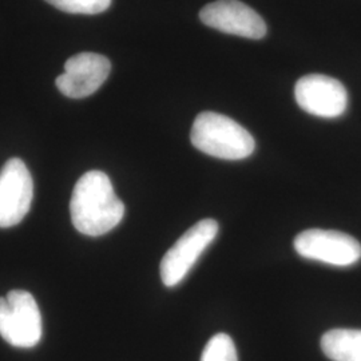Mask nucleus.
<instances>
[{
  "label": "nucleus",
  "mask_w": 361,
  "mask_h": 361,
  "mask_svg": "<svg viewBox=\"0 0 361 361\" xmlns=\"http://www.w3.org/2000/svg\"><path fill=\"white\" fill-rule=\"evenodd\" d=\"M55 8L68 13L97 15L104 13L110 6L111 0H46Z\"/></svg>",
  "instance_id": "12"
},
{
  "label": "nucleus",
  "mask_w": 361,
  "mask_h": 361,
  "mask_svg": "<svg viewBox=\"0 0 361 361\" xmlns=\"http://www.w3.org/2000/svg\"><path fill=\"white\" fill-rule=\"evenodd\" d=\"M296 102L304 111L320 118H337L347 110L348 94L335 78L310 74L298 79L295 87Z\"/></svg>",
  "instance_id": "7"
},
{
  "label": "nucleus",
  "mask_w": 361,
  "mask_h": 361,
  "mask_svg": "<svg viewBox=\"0 0 361 361\" xmlns=\"http://www.w3.org/2000/svg\"><path fill=\"white\" fill-rule=\"evenodd\" d=\"M38 302L27 290H11L0 297V336L16 348H32L42 338Z\"/></svg>",
  "instance_id": "3"
},
{
  "label": "nucleus",
  "mask_w": 361,
  "mask_h": 361,
  "mask_svg": "<svg viewBox=\"0 0 361 361\" xmlns=\"http://www.w3.org/2000/svg\"><path fill=\"white\" fill-rule=\"evenodd\" d=\"M34 180L20 158L8 159L0 170V228L20 224L31 209Z\"/></svg>",
  "instance_id": "6"
},
{
  "label": "nucleus",
  "mask_w": 361,
  "mask_h": 361,
  "mask_svg": "<svg viewBox=\"0 0 361 361\" xmlns=\"http://www.w3.org/2000/svg\"><path fill=\"white\" fill-rule=\"evenodd\" d=\"M322 349L332 361H361L360 329H332L322 337Z\"/></svg>",
  "instance_id": "10"
},
{
  "label": "nucleus",
  "mask_w": 361,
  "mask_h": 361,
  "mask_svg": "<svg viewBox=\"0 0 361 361\" xmlns=\"http://www.w3.org/2000/svg\"><path fill=\"white\" fill-rule=\"evenodd\" d=\"M219 234L216 219H202L193 225L171 246L161 261V279L168 288L180 284L194 264Z\"/></svg>",
  "instance_id": "4"
},
{
  "label": "nucleus",
  "mask_w": 361,
  "mask_h": 361,
  "mask_svg": "<svg viewBox=\"0 0 361 361\" xmlns=\"http://www.w3.org/2000/svg\"><path fill=\"white\" fill-rule=\"evenodd\" d=\"M201 361H238L232 337L226 334L213 336L202 352Z\"/></svg>",
  "instance_id": "11"
},
{
  "label": "nucleus",
  "mask_w": 361,
  "mask_h": 361,
  "mask_svg": "<svg viewBox=\"0 0 361 361\" xmlns=\"http://www.w3.org/2000/svg\"><path fill=\"white\" fill-rule=\"evenodd\" d=\"M70 213L78 232L99 237L119 225L125 216V205L118 198L109 176L91 170L74 186Z\"/></svg>",
  "instance_id": "1"
},
{
  "label": "nucleus",
  "mask_w": 361,
  "mask_h": 361,
  "mask_svg": "<svg viewBox=\"0 0 361 361\" xmlns=\"http://www.w3.org/2000/svg\"><path fill=\"white\" fill-rule=\"evenodd\" d=\"M200 19L204 25L221 32L249 39H262L267 25L255 10L238 0H217L205 6Z\"/></svg>",
  "instance_id": "9"
},
{
  "label": "nucleus",
  "mask_w": 361,
  "mask_h": 361,
  "mask_svg": "<svg viewBox=\"0 0 361 361\" xmlns=\"http://www.w3.org/2000/svg\"><path fill=\"white\" fill-rule=\"evenodd\" d=\"M110 71L111 63L104 55L80 52L66 62L65 73L56 78V87L68 98H87L104 85Z\"/></svg>",
  "instance_id": "8"
},
{
  "label": "nucleus",
  "mask_w": 361,
  "mask_h": 361,
  "mask_svg": "<svg viewBox=\"0 0 361 361\" xmlns=\"http://www.w3.org/2000/svg\"><path fill=\"white\" fill-rule=\"evenodd\" d=\"M293 245L301 257L335 267H350L361 258L360 243L337 231H305L297 235Z\"/></svg>",
  "instance_id": "5"
},
{
  "label": "nucleus",
  "mask_w": 361,
  "mask_h": 361,
  "mask_svg": "<svg viewBox=\"0 0 361 361\" xmlns=\"http://www.w3.org/2000/svg\"><path fill=\"white\" fill-rule=\"evenodd\" d=\"M190 140L200 152L219 159L240 161L253 154L252 134L229 116L205 111L195 118Z\"/></svg>",
  "instance_id": "2"
}]
</instances>
